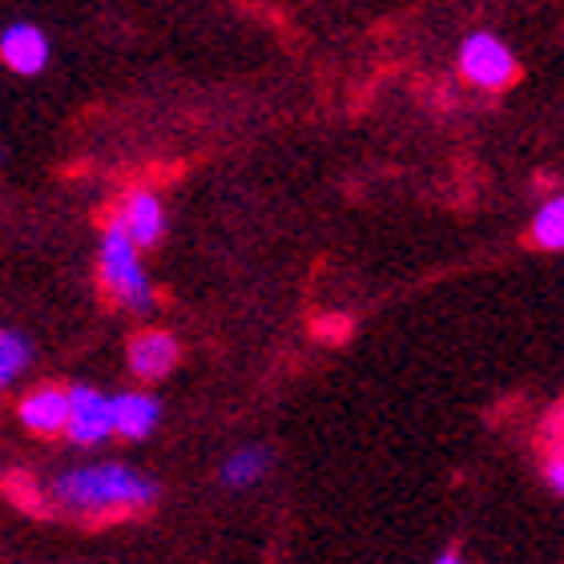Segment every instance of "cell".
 <instances>
[{"label": "cell", "instance_id": "8992f818", "mask_svg": "<svg viewBox=\"0 0 564 564\" xmlns=\"http://www.w3.org/2000/svg\"><path fill=\"white\" fill-rule=\"evenodd\" d=\"M162 420V403L145 395V391H118L109 395V423L113 432L130 435V440H145Z\"/></svg>", "mask_w": 564, "mask_h": 564}, {"label": "cell", "instance_id": "4fadbf2b", "mask_svg": "<svg viewBox=\"0 0 564 564\" xmlns=\"http://www.w3.org/2000/svg\"><path fill=\"white\" fill-rule=\"evenodd\" d=\"M549 488H553L556 496H561V488H564V464H561V452H556V456H549Z\"/></svg>", "mask_w": 564, "mask_h": 564}, {"label": "cell", "instance_id": "8fae6325", "mask_svg": "<svg viewBox=\"0 0 564 564\" xmlns=\"http://www.w3.org/2000/svg\"><path fill=\"white\" fill-rule=\"evenodd\" d=\"M532 238H536V247H544V250L564 247V202H561V194L549 198L541 210H536V218H532Z\"/></svg>", "mask_w": 564, "mask_h": 564}, {"label": "cell", "instance_id": "277c9868", "mask_svg": "<svg viewBox=\"0 0 564 564\" xmlns=\"http://www.w3.org/2000/svg\"><path fill=\"white\" fill-rule=\"evenodd\" d=\"M69 395V420H65V432L73 435V444L94 447L106 444L113 435V423H109V400L89 383H77V388L65 391Z\"/></svg>", "mask_w": 564, "mask_h": 564}, {"label": "cell", "instance_id": "7a4b0ae2", "mask_svg": "<svg viewBox=\"0 0 564 564\" xmlns=\"http://www.w3.org/2000/svg\"><path fill=\"white\" fill-rule=\"evenodd\" d=\"M97 267H101V282L113 291V299H118L126 311H133V315H150L153 311V282H150V274L141 271L138 247L121 235L118 226H109L106 238H101Z\"/></svg>", "mask_w": 564, "mask_h": 564}, {"label": "cell", "instance_id": "9c48e42d", "mask_svg": "<svg viewBox=\"0 0 564 564\" xmlns=\"http://www.w3.org/2000/svg\"><path fill=\"white\" fill-rule=\"evenodd\" d=\"M65 420H69V395H65V388H36L21 400V423L29 432H65Z\"/></svg>", "mask_w": 564, "mask_h": 564}, {"label": "cell", "instance_id": "5b68a950", "mask_svg": "<svg viewBox=\"0 0 564 564\" xmlns=\"http://www.w3.org/2000/svg\"><path fill=\"white\" fill-rule=\"evenodd\" d=\"M0 61L21 77H33L48 65V36L36 24H9L0 33Z\"/></svg>", "mask_w": 564, "mask_h": 564}, {"label": "cell", "instance_id": "ba28073f", "mask_svg": "<svg viewBox=\"0 0 564 564\" xmlns=\"http://www.w3.org/2000/svg\"><path fill=\"white\" fill-rule=\"evenodd\" d=\"M174 364H177V343L165 330H145V335H138L130 343V371L138 379H145V383L165 379L174 371Z\"/></svg>", "mask_w": 564, "mask_h": 564}, {"label": "cell", "instance_id": "30bf717a", "mask_svg": "<svg viewBox=\"0 0 564 564\" xmlns=\"http://www.w3.org/2000/svg\"><path fill=\"white\" fill-rule=\"evenodd\" d=\"M271 471V452L267 447H242L223 464V484L226 488H250Z\"/></svg>", "mask_w": 564, "mask_h": 564}, {"label": "cell", "instance_id": "6da1fadb", "mask_svg": "<svg viewBox=\"0 0 564 564\" xmlns=\"http://www.w3.org/2000/svg\"><path fill=\"white\" fill-rule=\"evenodd\" d=\"M53 496L73 512H113V508L153 505L158 484L126 464H97V468H73L57 476Z\"/></svg>", "mask_w": 564, "mask_h": 564}, {"label": "cell", "instance_id": "52a82bcc", "mask_svg": "<svg viewBox=\"0 0 564 564\" xmlns=\"http://www.w3.org/2000/svg\"><path fill=\"white\" fill-rule=\"evenodd\" d=\"M121 235L130 238L133 247H153L165 230V214H162V202L153 198V194H130L126 206H121L118 223H113Z\"/></svg>", "mask_w": 564, "mask_h": 564}, {"label": "cell", "instance_id": "5bb4252c", "mask_svg": "<svg viewBox=\"0 0 564 564\" xmlns=\"http://www.w3.org/2000/svg\"><path fill=\"white\" fill-rule=\"evenodd\" d=\"M435 564H459V553H452V549H447V553H440V561Z\"/></svg>", "mask_w": 564, "mask_h": 564}, {"label": "cell", "instance_id": "3957f363", "mask_svg": "<svg viewBox=\"0 0 564 564\" xmlns=\"http://www.w3.org/2000/svg\"><path fill=\"white\" fill-rule=\"evenodd\" d=\"M459 69L471 85L480 89H505L517 77V57L508 53V45L492 33H471L459 45Z\"/></svg>", "mask_w": 564, "mask_h": 564}, {"label": "cell", "instance_id": "9a60e30c", "mask_svg": "<svg viewBox=\"0 0 564 564\" xmlns=\"http://www.w3.org/2000/svg\"><path fill=\"white\" fill-rule=\"evenodd\" d=\"M0 158H4V150H0Z\"/></svg>", "mask_w": 564, "mask_h": 564}, {"label": "cell", "instance_id": "7c38bea8", "mask_svg": "<svg viewBox=\"0 0 564 564\" xmlns=\"http://www.w3.org/2000/svg\"><path fill=\"white\" fill-rule=\"evenodd\" d=\"M29 359H33L29 339L17 335V330H0V388H9L12 379L21 376L24 367H29Z\"/></svg>", "mask_w": 564, "mask_h": 564}]
</instances>
